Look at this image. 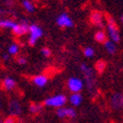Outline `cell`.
I'll list each match as a JSON object with an SVG mask.
<instances>
[{
    "instance_id": "e0dca14e",
    "label": "cell",
    "mask_w": 123,
    "mask_h": 123,
    "mask_svg": "<svg viewBox=\"0 0 123 123\" xmlns=\"http://www.w3.org/2000/svg\"><path fill=\"white\" fill-rule=\"evenodd\" d=\"M14 25L12 20H0V29H12Z\"/></svg>"
},
{
    "instance_id": "d4e9b609",
    "label": "cell",
    "mask_w": 123,
    "mask_h": 123,
    "mask_svg": "<svg viewBox=\"0 0 123 123\" xmlns=\"http://www.w3.org/2000/svg\"><path fill=\"white\" fill-rule=\"evenodd\" d=\"M17 63L20 64V65H24V64H26V58L25 57H23V56L18 57V58H17Z\"/></svg>"
},
{
    "instance_id": "8fae6325",
    "label": "cell",
    "mask_w": 123,
    "mask_h": 123,
    "mask_svg": "<svg viewBox=\"0 0 123 123\" xmlns=\"http://www.w3.org/2000/svg\"><path fill=\"white\" fill-rule=\"evenodd\" d=\"M90 21H91L93 24L102 28V13L99 12V11H92L91 14H90Z\"/></svg>"
},
{
    "instance_id": "30bf717a",
    "label": "cell",
    "mask_w": 123,
    "mask_h": 123,
    "mask_svg": "<svg viewBox=\"0 0 123 123\" xmlns=\"http://www.w3.org/2000/svg\"><path fill=\"white\" fill-rule=\"evenodd\" d=\"M80 68H81V72L84 73L85 76H86V79H87L88 86H89V88L91 89V88H92V85H93V81H92V72L90 70L89 67H87L85 64L80 65Z\"/></svg>"
},
{
    "instance_id": "44dd1931",
    "label": "cell",
    "mask_w": 123,
    "mask_h": 123,
    "mask_svg": "<svg viewBox=\"0 0 123 123\" xmlns=\"http://www.w3.org/2000/svg\"><path fill=\"white\" fill-rule=\"evenodd\" d=\"M8 52L11 54V55H17L19 53V46L17 44H11L8 49Z\"/></svg>"
},
{
    "instance_id": "83f0119b",
    "label": "cell",
    "mask_w": 123,
    "mask_h": 123,
    "mask_svg": "<svg viewBox=\"0 0 123 123\" xmlns=\"http://www.w3.org/2000/svg\"><path fill=\"white\" fill-rule=\"evenodd\" d=\"M121 21H122V22H123V15H122V17H121Z\"/></svg>"
},
{
    "instance_id": "ba28073f",
    "label": "cell",
    "mask_w": 123,
    "mask_h": 123,
    "mask_svg": "<svg viewBox=\"0 0 123 123\" xmlns=\"http://www.w3.org/2000/svg\"><path fill=\"white\" fill-rule=\"evenodd\" d=\"M9 111H10L12 117L20 115L21 112H22V108H21V105L19 103V101H17V100H11L10 102H9Z\"/></svg>"
},
{
    "instance_id": "cb8c5ba5",
    "label": "cell",
    "mask_w": 123,
    "mask_h": 123,
    "mask_svg": "<svg viewBox=\"0 0 123 123\" xmlns=\"http://www.w3.org/2000/svg\"><path fill=\"white\" fill-rule=\"evenodd\" d=\"M41 52H42V54H43L44 56H46V57H49V56L52 55L51 49H47V47H44V49H41Z\"/></svg>"
},
{
    "instance_id": "ac0fdd59",
    "label": "cell",
    "mask_w": 123,
    "mask_h": 123,
    "mask_svg": "<svg viewBox=\"0 0 123 123\" xmlns=\"http://www.w3.org/2000/svg\"><path fill=\"white\" fill-rule=\"evenodd\" d=\"M22 6H23V8L25 9L28 12H33L34 10H35V8H34V5L32 2H31L30 0H23L22 1Z\"/></svg>"
},
{
    "instance_id": "4fadbf2b",
    "label": "cell",
    "mask_w": 123,
    "mask_h": 123,
    "mask_svg": "<svg viewBox=\"0 0 123 123\" xmlns=\"http://www.w3.org/2000/svg\"><path fill=\"white\" fill-rule=\"evenodd\" d=\"M33 84L37 87H44L46 84H47V77L45 75H38V76H35L32 79Z\"/></svg>"
},
{
    "instance_id": "6da1fadb",
    "label": "cell",
    "mask_w": 123,
    "mask_h": 123,
    "mask_svg": "<svg viewBox=\"0 0 123 123\" xmlns=\"http://www.w3.org/2000/svg\"><path fill=\"white\" fill-rule=\"evenodd\" d=\"M105 20H107V26H108V32L110 34V37L113 42H119L120 41V32H119V28L117 25V22L114 21V19L111 17L108 12L105 13Z\"/></svg>"
},
{
    "instance_id": "603a6c76",
    "label": "cell",
    "mask_w": 123,
    "mask_h": 123,
    "mask_svg": "<svg viewBox=\"0 0 123 123\" xmlns=\"http://www.w3.org/2000/svg\"><path fill=\"white\" fill-rule=\"evenodd\" d=\"M2 123H18V121H17L15 117H12V115H10V117L6 118L5 120H3Z\"/></svg>"
},
{
    "instance_id": "d6986e66",
    "label": "cell",
    "mask_w": 123,
    "mask_h": 123,
    "mask_svg": "<svg viewBox=\"0 0 123 123\" xmlns=\"http://www.w3.org/2000/svg\"><path fill=\"white\" fill-rule=\"evenodd\" d=\"M95 67H96V69H97V72L101 74V73L105 69V67H107V63H105L103 59H99V61L96 63Z\"/></svg>"
},
{
    "instance_id": "277c9868",
    "label": "cell",
    "mask_w": 123,
    "mask_h": 123,
    "mask_svg": "<svg viewBox=\"0 0 123 123\" xmlns=\"http://www.w3.org/2000/svg\"><path fill=\"white\" fill-rule=\"evenodd\" d=\"M11 30L15 36H22L29 32L30 25H29V22L26 20H22L20 23H15V25Z\"/></svg>"
},
{
    "instance_id": "3957f363",
    "label": "cell",
    "mask_w": 123,
    "mask_h": 123,
    "mask_svg": "<svg viewBox=\"0 0 123 123\" xmlns=\"http://www.w3.org/2000/svg\"><path fill=\"white\" fill-rule=\"evenodd\" d=\"M30 37H29V44L31 46H34L38 38L43 35V31L41 28H38L36 24H31L30 25Z\"/></svg>"
},
{
    "instance_id": "7c38bea8",
    "label": "cell",
    "mask_w": 123,
    "mask_h": 123,
    "mask_svg": "<svg viewBox=\"0 0 123 123\" xmlns=\"http://www.w3.org/2000/svg\"><path fill=\"white\" fill-rule=\"evenodd\" d=\"M15 86H17V82H15L12 78H10V77H7L2 81V88L5 90H7V91L13 90L15 88Z\"/></svg>"
},
{
    "instance_id": "484cf974",
    "label": "cell",
    "mask_w": 123,
    "mask_h": 123,
    "mask_svg": "<svg viewBox=\"0 0 123 123\" xmlns=\"http://www.w3.org/2000/svg\"><path fill=\"white\" fill-rule=\"evenodd\" d=\"M8 57H9L8 55H3V59H8Z\"/></svg>"
},
{
    "instance_id": "5b68a950",
    "label": "cell",
    "mask_w": 123,
    "mask_h": 123,
    "mask_svg": "<svg viewBox=\"0 0 123 123\" xmlns=\"http://www.w3.org/2000/svg\"><path fill=\"white\" fill-rule=\"evenodd\" d=\"M67 87L74 93H79V91L84 88V82L79 78L73 77V78H69L68 81H67Z\"/></svg>"
},
{
    "instance_id": "5bb4252c",
    "label": "cell",
    "mask_w": 123,
    "mask_h": 123,
    "mask_svg": "<svg viewBox=\"0 0 123 123\" xmlns=\"http://www.w3.org/2000/svg\"><path fill=\"white\" fill-rule=\"evenodd\" d=\"M29 110H30L31 113H34V114H37L40 113L42 110H43V105L41 103H34L31 102L30 105H29Z\"/></svg>"
},
{
    "instance_id": "4316f807",
    "label": "cell",
    "mask_w": 123,
    "mask_h": 123,
    "mask_svg": "<svg viewBox=\"0 0 123 123\" xmlns=\"http://www.w3.org/2000/svg\"><path fill=\"white\" fill-rule=\"evenodd\" d=\"M3 122V120H2V119H0V123H2Z\"/></svg>"
},
{
    "instance_id": "2e32d148",
    "label": "cell",
    "mask_w": 123,
    "mask_h": 123,
    "mask_svg": "<svg viewBox=\"0 0 123 123\" xmlns=\"http://www.w3.org/2000/svg\"><path fill=\"white\" fill-rule=\"evenodd\" d=\"M69 101L73 105H79L82 101V96L80 93H73L69 97Z\"/></svg>"
},
{
    "instance_id": "9a60e30c",
    "label": "cell",
    "mask_w": 123,
    "mask_h": 123,
    "mask_svg": "<svg viewBox=\"0 0 123 123\" xmlns=\"http://www.w3.org/2000/svg\"><path fill=\"white\" fill-rule=\"evenodd\" d=\"M95 40L99 43H103L105 44L107 42V34H105V31L100 30V31H97L95 33Z\"/></svg>"
},
{
    "instance_id": "7a4b0ae2",
    "label": "cell",
    "mask_w": 123,
    "mask_h": 123,
    "mask_svg": "<svg viewBox=\"0 0 123 123\" xmlns=\"http://www.w3.org/2000/svg\"><path fill=\"white\" fill-rule=\"evenodd\" d=\"M67 102V98L65 95H56L53 96V97H49L47 99L44 100L43 105L46 107H51V108H62L64 107V105H66Z\"/></svg>"
},
{
    "instance_id": "7402d4cb",
    "label": "cell",
    "mask_w": 123,
    "mask_h": 123,
    "mask_svg": "<svg viewBox=\"0 0 123 123\" xmlns=\"http://www.w3.org/2000/svg\"><path fill=\"white\" fill-rule=\"evenodd\" d=\"M84 54L86 57H92L95 55V51H93V49H91V47H86V49H84Z\"/></svg>"
},
{
    "instance_id": "9c48e42d",
    "label": "cell",
    "mask_w": 123,
    "mask_h": 123,
    "mask_svg": "<svg viewBox=\"0 0 123 123\" xmlns=\"http://www.w3.org/2000/svg\"><path fill=\"white\" fill-rule=\"evenodd\" d=\"M56 22H57V24H58L59 26H67V28H70V26L74 25L72 19L69 18L66 13H62L58 18H57Z\"/></svg>"
},
{
    "instance_id": "8992f818",
    "label": "cell",
    "mask_w": 123,
    "mask_h": 123,
    "mask_svg": "<svg viewBox=\"0 0 123 123\" xmlns=\"http://www.w3.org/2000/svg\"><path fill=\"white\" fill-rule=\"evenodd\" d=\"M56 115L58 117V118H75L76 117V111H75V109H73V108H58L56 110Z\"/></svg>"
},
{
    "instance_id": "52a82bcc",
    "label": "cell",
    "mask_w": 123,
    "mask_h": 123,
    "mask_svg": "<svg viewBox=\"0 0 123 123\" xmlns=\"http://www.w3.org/2000/svg\"><path fill=\"white\" fill-rule=\"evenodd\" d=\"M111 105L115 110H120L123 108V95L120 92H115L111 97Z\"/></svg>"
},
{
    "instance_id": "f1b7e54d",
    "label": "cell",
    "mask_w": 123,
    "mask_h": 123,
    "mask_svg": "<svg viewBox=\"0 0 123 123\" xmlns=\"http://www.w3.org/2000/svg\"><path fill=\"white\" fill-rule=\"evenodd\" d=\"M0 107H1V103H0Z\"/></svg>"
},
{
    "instance_id": "ffe728a7",
    "label": "cell",
    "mask_w": 123,
    "mask_h": 123,
    "mask_svg": "<svg viewBox=\"0 0 123 123\" xmlns=\"http://www.w3.org/2000/svg\"><path fill=\"white\" fill-rule=\"evenodd\" d=\"M105 49H108V52L110 54H113L115 52V45L113 42H110V41H107L105 43Z\"/></svg>"
}]
</instances>
